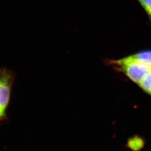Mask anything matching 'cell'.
<instances>
[{
	"label": "cell",
	"instance_id": "5",
	"mask_svg": "<svg viewBox=\"0 0 151 151\" xmlns=\"http://www.w3.org/2000/svg\"><path fill=\"white\" fill-rule=\"evenodd\" d=\"M147 14L151 22V0H138Z\"/></svg>",
	"mask_w": 151,
	"mask_h": 151
},
{
	"label": "cell",
	"instance_id": "2",
	"mask_svg": "<svg viewBox=\"0 0 151 151\" xmlns=\"http://www.w3.org/2000/svg\"><path fill=\"white\" fill-rule=\"evenodd\" d=\"M111 65L123 72L132 81L139 85L151 70V66L135 60L132 55L119 60L109 61Z\"/></svg>",
	"mask_w": 151,
	"mask_h": 151
},
{
	"label": "cell",
	"instance_id": "4",
	"mask_svg": "<svg viewBox=\"0 0 151 151\" xmlns=\"http://www.w3.org/2000/svg\"><path fill=\"white\" fill-rule=\"evenodd\" d=\"M139 85L143 90L151 94V70L140 82Z\"/></svg>",
	"mask_w": 151,
	"mask_h": 151
},
{
	"label": "cell",
	"instance_id": "1",
	"mask_svg": "<svg viewBox=\"0 0 151 151\" xmlns=\"http://www.w3.org/2000/svg\"><path fill=\"white\" fill-rule=\"evenodd\" d=\"M15 76V73L10 68H0V127L9 120L8 110L11 103Z\"/></svg>",
	"mask_w": 151,
	"mask_h": 151
},
{
	"label": "cell",
	"instance_id": "3",
	"mask_svg": "<svg viewBox=\"0 0 151 151\" xmlns=\"http://www.w3.org/2000/svg\"><path fill=\"white\" fill-rule=\"evenodd\" d=\"M131 55L135 60L143 62L151 66V50L141 51Z\"/></svg>",
	"mask_w": 151,
	"mask_h": 151
}]
</instances>
